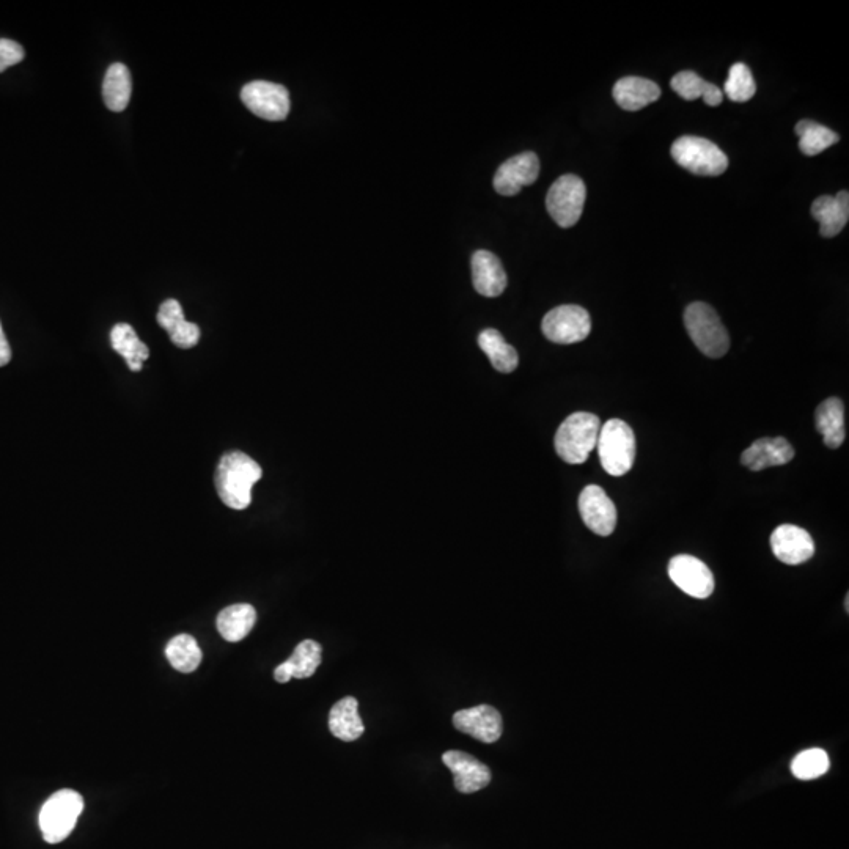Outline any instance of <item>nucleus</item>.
Segmentation results:
<instances>
[{"mask_svg": "<svg viewBox=\"0 0 849 849\" xmlns=\"http://www.w3.org/2000/svg\"><path fill=\"white\" fill-rule=\"evenodd\" d=\"M669 576L686 595L705 600L714 592V576L710 568L692 555H677L669 563Z\"/></svg>", "mask_w": 849, "mask_h": 849, "instance_id": "9d476101", "label": "nucleus"}, {"mask_svg": "<svg viewBox=\"0 0 849 849\" xmlns=\"http://www.w3.org/2000/svg\"><path fill=\"white\" fill-rule=\"evenodd\" d=\"M166 656L173 669L183 673L194 672L202 662V650L197 640L189 634L173 637L167 644Z\"/></svg>", "mask_w": 849, "mask_h": 849, "instance_id": "c756f323", "label": "nucleus"}, {"mask_svg": "<svg viewBox=\"0 0 849 849\" xmlns=\"http://www.w3.org/2000/svg\"><path fill=\"white\" fill-rule=\"evenodd\" d=\"M23 60V46L16 43V41L0 38V73H4L7 68L15 67V65L23 62Z\"/></svg>", "mask_w": 849, "mask_h": 849, "instance_id": "473e14b6", "label": "nucleus"}, {"mask_svg": "<svg viewBox=\"0 0 849 849\" xmlns=\"http://www.w3.org/2000/svg\"><path fill=\"white\" fill-rule=\"evenodd\" d=\"M799 136V148L805 156H816L823 153L827 148L837 144L840 136L832 129L812 122V120H801L794 128Z\"/></svg>", "mask_w": 849, "mask_h": 849, "instance_id": "c85d7f7f", "label": "nucleus"}, {"mask_svg": "<svg viewBox=\"0 0 849 849\" xmlns=\"http://www.w3.org/2000/svg\"><path fill=\"white\" fill-rule=\"evenodd\" d=\"M472 280L477 293L485 298L502 295L508 282L504 266L489 250H477L472 255Z\"/></svg>", "mask_w": 849, "mask_h": 849, "instance_id": "dca6fc26", "label": "nucleus"}, {"mask_svg": "<svg viewBox=\"0 0 849 849\" xmlns=\"http://www.w3.org/2000/svg\"><path fill=\"white\" fill-rule=\"evenodd\" d=\"M84 812V799L74 790H60L41 807L40 829L43 838L51 845L63 842L74 831L79 816Z\"/></svg>", "mask_w": 849, "mask_h": 849, "instance_id": "39448f33", "label": "nucleus"}, {"mask_svg": "<svg viewBox=\"0 0 849 849\" xmlns=\"http://www.w3.org/2000/svg\"><path fill=\"white\" fill-rule=\"evenodd\" d=\"M4 337H5L4 329H2V323H0V339H4Z\"/></svg>", "mask_w": 849, "mask_h": 849, "instance_id": "f704fd0d", "label": "nucleus"}, {"mask_svg": "<svg viewBox=\"0 0 849 849\" xmlns=\"http://www.w3.org/2000/svg\"><path fill=\"white\" fill-rule=\"evenodd\" d=\"M112 348L120 356L125 357L126 364L133 372H140L144 362L150 357V350L144 342H140L139 335L133 326L126 323L115 324L111 332Z\"/></svg>", "mask_w": 849, "mask_h": 849, "instance_id": "393cba45", "label": "nucleus"}, {"mask_svg": "<svg viewBox=\"0 0 849 849\" xmlns=\"http://www.w3.org/2000/svg\"><path fill=\"white\" fill-rule=\"evenodd\" d=\"M329 730L335 738L351 743L364 735L365 727L359 716V703L354 697H345L332 706L329 713Z\"/></svg>", "mask_w": 849, "mask_h": 849, "instance_id": "5701e85b", "label": "nucleus"}, {"mask_svg": "<svg viewBox=\"0 0 849 849\" xmlns=\"http://www.w3.org/2000/svg\"><path fill=\"white\" fill-rule=\"evenodd\" d=\"M12 361V348L8 345L7 337L0 339V367L10 364Z\"/></svg>", "mask_w": 849, "mask_h": 849, "instance_id": "72a5a7b5", "label": "nucleus"}, {"mask_svg": "<svg viewBox=\"0 0 849 849\" xmlns=\"http://www.w3.org/2000/svg\"><path fill=\"white\" fill-rule=\"evenodd\" d=\"M478 346L489 357L497 372L511 373L518 368V353L510 343L505 342L504 335L496 329H485L478 335Z\"/></svg>", "mask_w": 849, "mask_h": 849, "instance_id": "cd10ccee", "label": "nucleus"}, {"mask_svg": "<svg viewBox=\"0 0 849 849\" xmlns=\"http://www.w3.org/2000/svg\"><path fill=\"white\" fill-rule=\"evenodd\" d=\"M659 96H661V89L658 84L648 79L636 78V76L620 79L614 85L615 103L629 112L644 109L648 104L658 101Z\"/></svg>", "mask_w": 849, "mask_h": 849, "instance_id": "412c9836", "label": "nucleus"}, {"mask_svg": "<svg viewBox=\"0 0 849 849\" xmlns=\"http://www.w3.org/2000/svg\"><path fill=\"white\" fill-rule=\"evenodd\" d=\"M816 430L823 434L829 449H838L845 442V406L840 398H827L815 412Z\"/></svg>", "mask_w": 849, "mask_h": 849, "instance_id": "4be33fe9", "label": "nucleus"}, {"mask_svg": "<svg viewBox=\"0 0 849 849\" xmlns=\"http://www.w3.org/2000/svg\"><path fill=\"white\" fill-rule=\"evenodd\" d=\"M794 458L793 445L783 438H763L755 441L741 455V463L750 471H763L768 467L783 466Z\"/></svg>", "mask_w": 849, "mask_h": 849, "instance_id": "a211bd4d", "label": "nucleus"}, {"mask_svg": "<svg viewBox=\"0 0 849 849\" xmlns=\"http://www.w3.org/2000/svg\"><path fill=\"white\" fill-rule=\"evenodd\" d=\"M670 153L683 169L700 177H719L728 167L724 151L703 137H680L675 140Z\"/></svg>", "mask_w": 849, "mask_h": 849, "instance_id": "423d86ee", "label": "nucleus"}, {"mask_svg": "<svg viewBox=\"0 0 849 849\" xmlns=\"http://www.w3.org/2000/svg\"><path fill=\"white\" fill-rule=\"evenodd\" d=\"M133 92V82L128 67L123 63H114L107 70L103 82V98L107 109L122 112L128 107Z\"/></svg>", "mask_w": 849, "mask_h": 849, "instance_id": "a878e982", "label": "nucleus"}, {"mask_svg": "<svg viewBox=\"0 0 849 849\" xmlns=\"http://www.w3.org/2000/svg\"><path fill=\"white\" fill-rule=\"evenodd\" d=\"M587 188L576 175H563L552 184L546 197V208L555 224L570 228L578 224L584 211Z\"/></svg>", "mask_w": 849, "mask_h": 849, "instance_id": "0eeeda50", "label": "nucleus"}, {"mask_svg": "<svg viewBox=\"0 0 849 849\" xmlns=\"http://www.w3.org/2000/svg\"><path fill=\"white\" fill-rule=\"evenodd\" d=\"M831 761L823 749L804 750L791 761V772L799 780H813L829 771Z\"/></svg>", "mask_w": 849, "mask_h": 849, "instance_id": "7c9ffc66", "label": "nucleus"}, {"mask_svg": "<svg viewBox=\"0 0 849 849\" xmlns=\"http://www.w3.org/2000/svg\"><path fill=\"white\" fill-rule=\"evenodd\" d=\"M444 765L453 772L455 776L456 790L463 794L477 793L488 787L491 782V771L488 766L467 752L461 750H449L442 755Z\"/></svg>", "mask_w": 849, "mask_h": 849, "instance_id": "4468645a", "label": "nucleus"}, {"mask_svg": "<svg viewBox=\"0 0 849 849\" xmlns=\"http://www.w3.org/2000/svg\"><path fill=\"white\" fill-rule=\"evenodd\" d=\"M724 90L725 95L735 103H746V101L752 100L755 92H757V84H755L754 76L750 73L749 67L744 63H735L730 68Z\"/></svg>", "mask_w": 849, "mask_h": 849, "instance_id": "2f4dec72", "label": "nucleus"}, {"mask_svg": "<svg viewBox=\"0 0 849 849\" xmlns=\"http://www.w3.org/2000/svg\"><path fill=\"white\" fill-rule=\"evenodd\" d=\"M672 89L686 101L702 98L708 106L716 107L724 101V93L717 85L703 81L694 71H681L673 76Z\"/></svg>", "mask_w": 849, "mask_h": 849, "instance_id": "bb28decb", "label": "nucleus"}, {"mask_svg": "<svg viewBox=\"0 0 849 849\" xmlns=\"http://www.w3.org/2000/svg\"><path fill=\"white\" fill-rule=\"evenodd\" d=\"M323 658V647L315 640H302L295 648L293 655L288 661L282 662L274 670V678L277 683H288L291 678L306 680L317 672Z\"/></svg>", "mask_w": 849, "mask_h": 849, "instance_id": "6ab92c4d", "label": "nucleus"}, {"mask_svg": "<svg viewBox=\"0 0 849 849\" xmlns=\"http://www.w3.org/2000/svg\"><path fill=\"white\" fill-rule=\"evenodd\" d=\"M596 449L600 453L601 466L612 477L628 474L636 460V436L633 428L620 419L604 423L598 436Z\"/></svg>", "mask_w": 849, "mask_h": 849, "instance_id": "7ed1b4c3", "label": "nucleus"}, {"mask_svg": "<svg viewBox=\"0 0 849 849\" xmlns=\"http://www.w3.org/2000/svg\"><path fill=\"white\" fill-rule=\"evenodd\" d=\"M771 548L785 565H801L812 559L815 543L807 530L793 524H783L772 533Z\"/></svg>", "mask_w": 849, "mask_h": 849, "instance_id": "2eb2a0df", "label": "nucleus"}, {"mask_svg": "<svg viewBox=\"0 0 849 849\" xmlns=\"http://www.w3.org/2000/svg\"><path fill=\"white\" fill-rule=\"evenodd\" d=\"M156 320L162 329L169 332L173 345L181 350H189L199 343L200 328L197 324L186 321L183 307L177 299L162 302Z\"/></svg>", "mask_w": 849, "mask_h": 849, "instance_id": "f3484780", "label": "nucleus"}, {"mask_svg": "<svg viewBox=\"0 0 849 849\" xmlns=\"http://www.w3.org/2000/svg\"><path fill=\"white\" fill-rule=\"evenodd\" d=\"M579 513L585 526L600 537H609L617 527L618 515L614 502L601 486H585L578 500Z\"/></svg>", "mask_w": 849, "mask_h": 849, "instance_id": "9b49d317", "label": "nucleus"}, {"mask_svg": "<svg viewBox=\"0 0 849 849\" xmlns=\"http://www.w3.org/2000/svg\"><path fill=\"white\" fill-rule=\"evenodd\" d=\"M241 101L252 114L268 122H282L290 114V93L274 82H249L241 90Z\"/></svg>", "mask_w": 849, "mask_h": 849, "instance_id": "1a4fd4ad", "label": "nucleus"}, {"mask_svg": "<svg viewBox=\"0 0 849 849\" xmlns=\"http://www.w3.org/2000/svg\"><path fill=\"white\" fill-rule=\"evenodd\" d=\"M453 725L456 730L486 744L496 743L504 732L502 716L494 706L489 705H478L467 710L456 711L453 716Z\"/></svg>", "mask_w": 849, "mask_h": 849, "instance_id": "ddd939ff", "label": "nucleus"}, {"mask_svg": "<svg viewBox=\"0 0 849 849\" xmlns=\"http://www.w3.org/2000/svg\"><path fill=\"white\" fill-rule=\"evenodd\" d=\"M538 175H540V159L533 151H526L508 159L497 169L494 175V189L497 194L511 197V195L519 194L522 188L535 183Z\"/></svg>", "mask_w": 849, "mask_h": 849, "instance_id": "f8f14e48", "label": "nucleus"}, {"mask_svg": "<svg viewBox=\"0 0 849 849\" xmlns=\"http://www.w3.org/2000/svg\"><path fill=\"white\" fill-rule=\"evenodd\" d=\"M684 324L689 337L705 356L719 359L730 348V335L713 307L694 302L684 312Z\"/></svg>", "mask_w": 849, "mask_h": 849, "instance_id": "20e7f679", "label": "nucleus"}, {"mask_svg": "<svg viewBox=\"0 0 849 849\" xmlns=\"http://www.w3.org/2000/svg\"><path fill=\"white\" fill-rule=\"evenodd\" d=\"M257 622V611L250 604H233L217 615V631L227 642H241Z\"/></svg>", "mask_w": 849, "mask_h": 849, "instance_id": "b1692460", "label": "nucleus"}, {"mask_svg": "<svg viewBox=\"0 0 849 849\" xmlns=\"http://www.w3.org/2000/svg\"><path fill=\"white\" fill-rule=\"evenodd\" d=\"M263 471L257 461L243 452H230L222 456L217 464V494L232 510H246L252 504V488L260 480Z\"/></svg>", "mask_w": 849, "mask_h": 849, "instance_id": "f257e3e1", "label": "nucleus"}, {"mask_svg": "<svg viewBox=\"0 0 849 849\" xmlns=\"http://www.w3.org/2000/svg\"><path fill=\"white\" fill-rule=\"evenodd\" d=\"M541 331L552 343L573 345L589 337L592 318L587 310L579 306L555 307L543 318Z\"/></svg>", "mask_w": 849, "mask_h": 849, "instance_id": "6e6552de", "label": "nucleus"}, {"mask_svg": "<svg viewBox=\"0 0 849 849\" xmlns=\"http://www.w3.org/2000/svg\"><path fill=\"white\" fill-rule=\"evenodd\" d=\"M601 420L592 412H576L563 420L555 434V452L568 464H584L596 449Z\"/></svg>", "mask_w": 849, "mask_h": 849, "instance_id": "f03ea898", "label": "nucleus"}, {"mask_svg": "<svg viewBox=\"0 0 849 849\" xmlns=\"http://www.w3.org/2000/svg\"><path fill=\"white\" fill-rule=\"evenodd\" d=\"M812 216L820 222V233L824 238H834L842 232L849 219V194L840 191L837 195H821L813 202Z\"/></svg>", "mask_w": 849, "mask_h": 849, "instance_id": "aec40b11", "label": "nucleus"}]
</instances>
